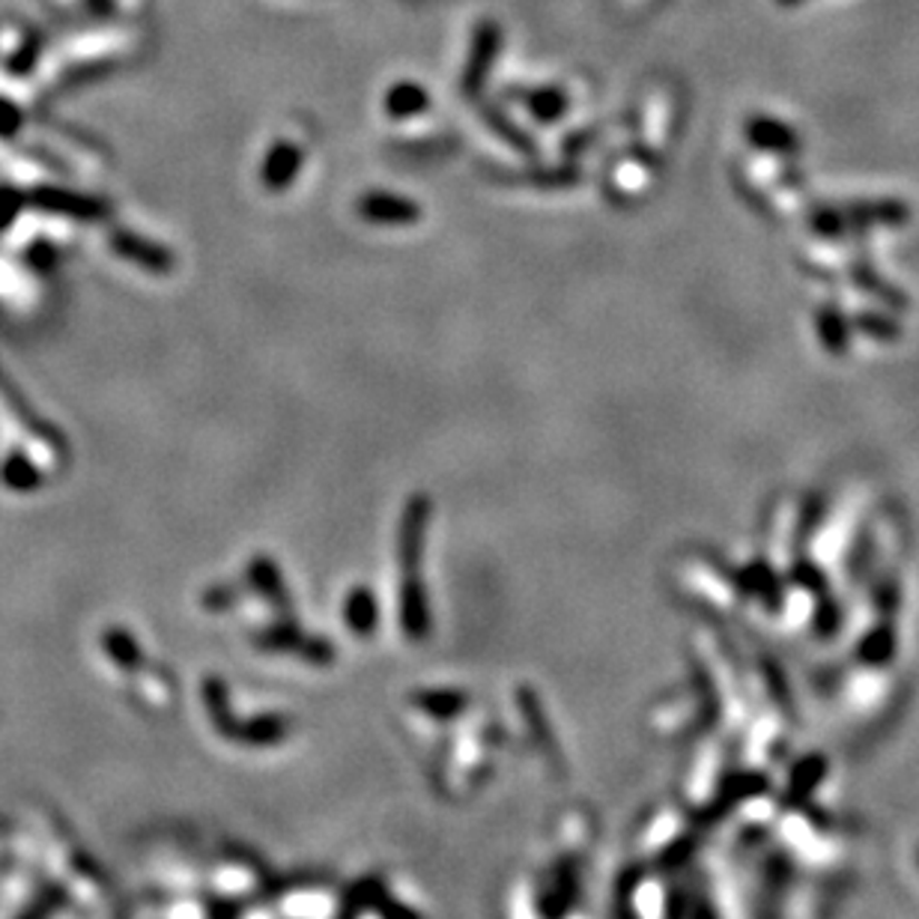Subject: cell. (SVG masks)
I'll use <instances>...</instances> for the list:
<instances>
[{
    "instance_id": "6da1fadb",
    "label": "cell",
    "mask_w": 919,
    "mask_h": 919,
    "mask_svg": "<svg viewBox=\"0 0 919 919\" xmlns=\"http://www.w3.org/2000/svg\"><path fill=\"white\" fill-rule=\"evenodd\" d=\"M30 201L39 206V209H48V213H60L69 215V218H81V222H96L102 218L105 206L94 197L84 195H72V192H60V188H37Z\"/></svg>"
},
{
    "instance_id": "8992f818",
    "label": "cell",
    "mask_w": 919,
    "mask_h": 919,
    "mask_svg": "<svg viewBox=\"0 0 919 919\" xmlns=\"http://www.w3.org/2000/svg\"><path fill=\"white\" fill-rule=\"evenodd\" d=\"M424 94L418 90L415 84H400V87H394L389 96V111L394 114V117H407V114H415L424 108Z\"/></svg>"
},
{
    "instance_id": "5b68a950",
    "label": "cell",
    "mask_w": 919,
    "mask_h": 919,
    "mask_svg": "<svg viewBox=\"0 0 919 919\" xmlns=\"http://www.w3.org/2000/svg\"><path fill=\"white\" fill-rule=\"evenodd\" d=\"M296 165H299V153L293 149V144H281L275 153L270 156V162H266V174L263 177L270 179V186H284L293 174H296Z\"/></svg>"
},
{
    "instance_id": "277c9868",
    "label": "cell",
    "mask_w": 919,
    "mask_h": 919,
    "mask_svg": "<svg viewBox=\"0 0 919 919\" xmlns=\"http://www.w3.org/2000/svg\"><path fill=\"white\" fill-rule=\"evenodd\" d=\"M39 481H42V475L30 457L10 454L3 460V483L12 490H37Z\"/></svg>"
},
{
    "instance_id": "ba28073f",
    "label": "cell",
    "mask_w": 919,
    "mask_h": 919,
    "mask_svg": "<svg viewBox=\"0 0 919 919\" xmlns=\"http://www.w3.org/2000/svg\"><path fill=\"white\" fill-rule=\"evenodd\" d=\"M19 206H21L19 192H12V188H0V231H3V227H10L16 213H19Z\"/></svg>"
},
{
    "instance_id": "9c48e42d",
    "label": "cell",
    "mask_w": 919,
    "mask_h": 919,
    "mask_svg": "<svg viewBox=\"0 0 919 919\" xmlns=\"http://www.w3.org/2000/svg\"><path fill=\"white\" fill-rule=\"evenodd\" d=\"M21 126V114L16 105L0 102V138H12Z\"/></svg>"
},
{
    "instance_id": "3957f363",
    "label": "cell",
    "mask_w": 919,
    "mask_h": 919,
    "mask_svg": "<svg viewBox=\"0 0 919 919\" xmlns=\"http://www.w3.org/2000/svg\"><path fill=\"white\" fill-rule=\"evenodd\" d=\"M114 248L120 251L123 257H129V261L144 263L147 270H167L165 251L153 248V245L135 239V236H129V233H117V236H114Z\"/></svg>"
},
{
    "instance_id": "52a82bcc",
    "label": "cell",
    "mask_w": 919,
    "mask_h": 919,
    "mask_svg": "<svg viewBox=\"0 0 919 919\" xmlns=\"http://www.w3.org/2000/svg\"><path fill=\"white\" fill-rule=\"evenodd\" d=\"M529 108L540 117H556L565 108V99H561V94H538L529 99Z\"/></svg>"
},
{
    "instance_id": "7a4b0ae2",
    "label": "cell",
    "mask_w": 919,
    "mask_h": 919,
    "mask_svg": "<svg viewBox=\"0 0 919 919\" xmlns=\"http://www.w3.org/2000/svg\"><path fill=\"white\" fill-rule=\"evenodd\" d=\"M359 213H364L371 222H389V224H407L415 222L418 206L409 204V201H400V197L391 195H377L368 197L359 204Z\"/></svg>"
}]
</instances>
